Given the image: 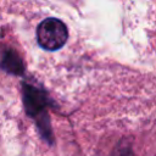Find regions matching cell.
I'll return each instance as SVG.
<instances>
[{
	"instance_id": "cell-4",
	"label": "cell",
	"mask_w": 156,
	"mask_h": 156,
	"mask_svg": "<svg viewBox=\"0 0 156 156\" xmlns=\"http://www.w3.org/2000/svg\"><path fill=\"white\" fill-rule=\"evenodd\" d=\"M111 156H133V154L128 146H119L113 151Z\"/></svg>"
},
{
	"instance_id": "cell-2",
	"label": "cell",
	"mask_w": 156,
	"mask_h": 156,
	"mask_svg": "<svg viewBox=\"0 0 156 156\" xmlns=\"http://www.w3.org/2000/svg\"><path fill=\"white\" fill-rule=\"evenodd\" d=\"M23 102L30 116H39L46 107V95L39 88L33 85H23Z\"/></svg>"
},
{
	"instance_id": "cell-3",
	"label": "cell",
	"mask_w": 156,
	"mask_h": 156,
	"mask_svg": "<svg viewBox=\"0 0 156 156\" xmlns=\"http://www.w3.org/2000/svg\"><path fill=\"white\" fill-rule=\"evenodd\" d=\"M1 67L11 74H22L23 72V62L12 49L5 50L1 58Z\"/></svg>"
},
{
	"instance_id": "cell-1",
	"label": "cell",
	"mask_w": 156,
	"mask_h": 156,
	"mask_svg": "<svg viewBox=\"0 0 156 156\" xmlns=\"http://www.w3.org/2000/svg\"><path fill=\"white\" fill-rule=\"evenodd\" d=\"M67 38V27L58 18L49 17L41 21L37 28V40L45 50H57L62 48Z\"/></svg>"
}]
</instances>
